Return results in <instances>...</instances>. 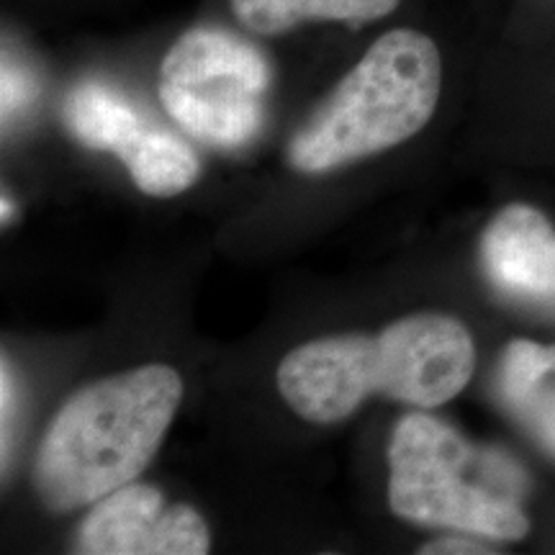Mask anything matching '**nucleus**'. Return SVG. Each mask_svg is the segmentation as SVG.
I'll return each mask as SVG.
<instances>
[{
    "label": "nucleus",
    "mask_w": 555,
    "mask_h": 555,
    "mask_svg": "<svg viewBox=\"0 0 555 555\" xmlns=\"http://www.w3.org/2000/svg\"><path fill=\"white\" fill-rule=\"evenodd\" d=\"M388 504L406 522L496 543L522 540L525 474L499 450H481L435 416H401L388 446Z\"/></svg>",
    "instance_id": "obj_4"
},
{
    "label": "nucleus",
    "mask_w": 555,
    "mask_h": 555,
    "mask_svg": "<svg viewBox=\"0 0 555 555\" xmlns=\"http://www.w3.org/2000/svg\"><path fill=\"white\" fill-rule=\"evenodd\" d=\"M183 399V378L163 363L80 388L41 440L34 486L52 512L101 502L155 457Z\"/></svg>",
    "instance_id": "obj_2"
},
{
    "label": "nucleus",
    "mask_w": 555,
    "mask_h": 555,
    "mask_svg": "<svg viewBox=\"0 0 555 555\" xmlns=\"http://www.w3.org/2000/svg\"><path fill=\"white\" fill-rule=\"evenodd\" d=\"M65 121L69 134L88 150L119 157L147 196H178L201 176L196 152L185 139L150 124L119 88L106 82L86 80L69 90Z\"/></svg>",
    "instance_id": "obj_6"
},
{
    "label": "nucleus",
    "mask_w": 555,
    "mask_h": 555,
    "mask_svg": "<svg viewBox=\"0 0 555 555\" xmlns=\"http://www.w3.org/2000/svg\"><path fill=\"white\" fill-rule=\"evenodd\" d=\"M481 270L496 294L555 317V227L543 211L502 208L481 237Z\"/></svg>",
    "instance_id": "obj_8"
},
{
    "label": "nucleus",
    "mask_w": 555,
    "mask_h": 555,
    "mask_svg": "<svg viewBox=\"0 0 555 555\" xmlns=\"http://www.w3.org/2000/svg\"><path fill=\"white\" fill-rule=\"evenodd\" d=\"M496 393L506 414L555 457V345L512 339L496 365Z\"/></svg>",
    "instance_id": "obj_9"
},
{
    "label": "nucleus",
    "mask_w": 555,
    "mask_h": 555,
    "mask_svg": "<svg viewBox=\"0 0 555 555\" xmlns=\"http://www.w3.org/2000/svg\"><path fill=\"white\" fill-rule=\"evenodd\" d=\"M31 101V80L21 73L18 67H13L5 62L3 67V116H16L26 103Z\"/></svg>",
    "instance_id": "obj_11"
},
{
    "label": "nucleus",
    "mask_w": 555,
    "mask_h": 555,
    "mask_svg": "<svg viewBox=\"0 0 555 555\" xmlns=\"http://www.w3.org/2000/svg\"><path fill=\"white\" fill-rule=\"evenodd\" d=\"M270 86L273 69L253 41L196 26L165 54L157 93L170 119L198 142L240 150L262 129Z\"/></svg>",
    "instance_id": "obj_5"
},
{
    "label": "nucleus",
    "mask_w": 555,
    "mask_h": 555,
    "mask_svg": "<svg viewBox=\"0 0 555 555\" xmlns=\"http://www.w3.org/2000/svg\"><path fill=\"white\" fill-rule=\"evenodd\" d=\"M3 461H9V448L13 437V425H16V406H18V391H16V376H13L9 358H3Z\"/></svg>",
    "instance_id": "obj_12"
},
{
    "label": "nucleus",
    "mask_w": 555,
    "mask_h": 555,
    "mask_svg": "<svg viewBox=\"0 0 555 555\" xmlns=\"http://www.w3.org/2000/svg\"><path fill=\"white\" fill-rule=\"evenodd\" d=\"M206 519L189 504H168L155 486L127 483L93 504L78 530L88 555H204Z\"/></svg>",
    "instance_id": "obj_7"
},
{
    "label": "nucleus",
    "mask_w": 555,
    "mask_h": 555,
    "mask_svg": "<svg viewBox=\"0 0 555 555\" xmlns=\"http://www.w3.org/2000/svg\"><path fill=\"white\" fill-rule=\"evenodd\" d=\"M476 371L466 324L412 314L376 335H335L298 345L278 365V391L311 425L347 420L371 393L435 409L455 399Z\"/></svg>",
    "instance_id": "obj_1"
},
{
    "label": "nucleus",
    "mask_w": 555,
    "mask_h": 555,
    "mask_svg": "<svg viewBox=\"0 0 555 555\" xmlns=\"http://www.w3.org/2000/svg\"><path fill=\"white\" fill-rule=\"evenodd\" d=\"M420 553L425 555H433V553H440V555H448V553H494L489 551V547H483L478 540H474V535H466V532H457V535H450V538H442V540H433V543L422 545Z\"/></svg>",
    "instance_id": "obj_13"
},
{
    "label": "nucleus",
    "mask_w": 555,
    "mask_h": 555,
    "mask_svg": "<svg viewBox=\"0 0 555 555\" xmlns=\"http://www.w3.org/2000/svg\"><path fill=\"white\" fill-rule=\"evenodd\" d=\"M440 88V50L427 34H384L291 139V168L319 176L397 147L427 127Z\"/></svg>",
    "instance_id": "obj_3"
},
{
    "label": "nucleus",
    "mask_w": 555,
    "mask_h": 555,
    "mask_svg": "<svg viewBox=\"0 0 555 555\" xmlns=\"http://www.w3.org/2000/svg\"><path fill=\"white\" fill-rule=\"evenodd\" d=\"M245 29L260 37H278L307 21L367 24L391 13L401 0H229Z\"/></svg>",
    "instance_id": "obj_10"
}]
</instances>
